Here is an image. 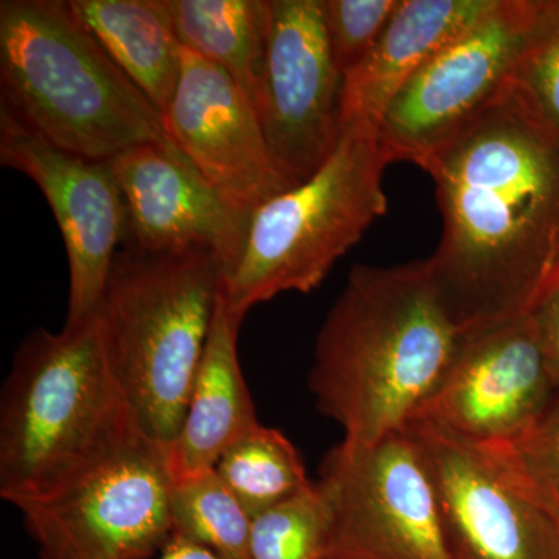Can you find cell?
<instances>
[{
    "mask_svg": "<svg viewBox=\"0 0 559 559\" xmlns=\"http://www.w3.org/2000/svg\"><path fill=\"white\" fill-rule=\"evenodd\" d=\"M176 36L223 69L259 108L267 0H165Z\"/></svg>",
    "mask_w": 559,
    "mask_h": 559,
    "instance_id": "cell-19",
    "label": "cell"
},
{
    "mask_svg": "<svg viewBox=\"0 0 559 559\" xmlns=\"http://www.w3.org/2000/svg\"><path fill=\"white\" fill-rule=\"evenodd\" d=\"M226 271L210 252L121 249L97 314L142 432L173 447Z\"/></svg>",
    "mask_w": 559,
    "mask_h": 559,
    "instance_id": "cell-5",
    "label": "cell"
},
{
    "mask_svg": "<svg viewBox=\"0 0 559 559\" xmlns=\"http://www.w3.org/2000/svg\"><path fill=\"white\" fill-rule=\"evenodd\" d=\"M342 81L322 0H267L257 112L272 153L296 182L310 179L340 145Z\"/></svg>",
    "mask_w": 559,
    "mask_h": 559,
    "instance_id": "cell-10",
    "label": "cell"
},
{
    "mask_svg": "<svg viewBox=\"0 0 559 559\" xmlns=\"http://www.w3.org/2000/svg\"><path fill=\"white\" fill-rule=\"evenodd\" d=\"M551 380L559 390V288L533 312Z\"/></svg>",
    "mask_w": 559,
    "mask_h": 559,
    "instance_id": "cell-26",
    "label": "cell"
},
{
    "mask_svg": "<svg viewBox=\"0 0 559 559\" xmlns=\"http://www.w3.org/2000/svg\"><path fill=\"white\" fill-rule=\"evenodd\" d=\"M109 165L123 198L121 249L210 252L218 257L227 282L240 260L252 212L221 197L157 145L123 151Z\"/></svg>",
    "mask_w": 559,
    "mask_h": 559,
    "instance_id": "cell-15",
    "label": "cell"
},
{
    "mask_svg": "<svg viewBox=\"0 0 559 559\" xmlns=\"http://www.w3.org/2000/svg\"><path fill=\"white\" fill-rule=\"evenodd\" d=\"M441 213L430 274L463 334L533 314L559 288V132L513 80L418 162Z\"/></svg>",
    "mask_w": 559,
    "mask_h": 559,
    "instance_id": "cell-1",
    "label": "cell"
},
{
    "mask_svg": "<svg viewBox=\"0 0 559 559\" xmlns=\"http://www.w3.org/2000/svg\"><path fill=\"white\" fill-rule=\"evenodd\" d=\"M173 535L223 559H250V516L215 469L175 476Z\"/></svg>",
    "mask_w": 559,
    "mask_h": 559,
    "instance_id": "cell-21",
    "label": "cell"
},
{
    "mask_svg": "<svg viewBox=\"0 0 559 559\" xmlns=\"http://www.w3.org/2000/svg\"><path fill=\"white\" fill-rule=\"evenodd\" d=\"M171 447L142 437L86 479L25 507L39 559H153L173 538Z\"/></svg>",
    "mask_w": 559,
    "mask_h": 559,
    "instance_id": "cell-8",
    "label": "cell"
},
{
    "mask_svg": "<svg viewBox=\"0 0 559 559\" xmlns=\"http://www.w3.org/2000/svg\"><path fill=\"white\" fill-rule=\"evenodd\" d=\"M333 514L319 481L257 514L250 522V559H325Z\"/></svg>",
    "mask_w": 559,
    "mask_h": 559,
    "instance_id": "cell-22",
    "label": "cell"
},
{
    "mask_svg": "<svg viewBox=\"0 0 559 559\" xmlns=\"http://www.w3.org/2000/svg\"><path fill=\"white\" fill-rule=\"evenodd\" d=\"M392 162L377 127L352 124L310 179L253 210L240 260L224 285L231 310L246 318L278 294L318 288L388 212L382 180Z\"/></svg>",
    "mask_w": 559,
    "mask_h": 559,
    "instance_id": "cell-6",
    "label": "cell"
},
{
    "mask_svg": "<svg viewBox=\"0 0 559 559\" xmlns=\"http://www.w3.org/2000/svg\"><path fill=\"white\" fill-rule=\"evenodd\" d=\"M153 559H223L198 544L173 535L170 543Z\"/></svg>",
    "mask_w": 559,
    "mask_h": 559,
    "instance_id": "cell-27",
    "label": "cell"
},
{
    "mask_svg": "<svg viewBox=\"0 0 559 559\" xmlns=\"http://www.w3.org/2000/svg\"><path fill=\"white\" fill-rule=\"evenodd\" d=\"M481 451L559 522V390L520 439L499 450Z\"/></svg>",
    "mask_w": 559,
    "mask_h": 559,
    "instance_id": "cell-23",
    "label": "cell"
},
{
    "mask_svg": "<svg viewBox=\"0 0 559 559\" xmlns=\"http://www.w3.org/2000/svg\"><path fill=\"white\" fill-rule=\"evenodd\" d=\"M496 0H401L380 39L342 81V130L380 128L390 103L452 39L495 7Z\"/></svg>",
    "mask_w": 559,
    "mask_h": 559,
    "instance_id": "cell-16",
    "label": "cell"
},
{
    "mask_svg": "<svg viewBox=\"0 0 559 559\" xmlns=\"http://www.w3.org/2000/svg\"><path fill=\"white\" fill-rule=\"evenodd\" d=\"M463 336L428 260L356 264L316 340L308 377L316 407L347 443L400 432L443 381Z\"/></svg>",
    "mask_w": 559,
    "mask_h": 559,
    "instance_id": "cell-2",
    "label": "cell"
},
{
    "mask_svg": "<svg viewBox=\"0 0 559 559\" xmlns=\"http://www.w3.org/2000/svg\"><path fill=\"white\" fill-rule=\"evenodd\" d=\"M401 0H322L323 25L342 76L366 60Z\"/></svg>",
    "mask_w": 559,
    "mask_h": 559,
    "instance_id": "cell-24",
    "label": "cell"
},
{
    "mask_svg": "<svg viewBox=\"0 0 559 559\" xmlns=\"http://www.w3.org/2000/svg\"><path fill=\"white\" fill-rule=\"evenodd\" d=\"M0 110L66 153L110 160L157 145L197 173L157 109L64 0L0 3Z\"/></svg>",
    "mask_w": 559,
    "mask_h": 559,
    "instance_id": "cell-4",
    "label": "cell"
},
{
    "mask_svg": "<svg viewBox=\"0 0 559 559\" xmlns=\"http://www.w3.org/2000/svg\"><path fill=\"white\" fill-rule=\"evenodd\" d=\"M165 130L194 171L249 212L297 186L272 153L255 106L218 66L189 49Z\"/></svg>",
    "mask_w": 559,
    "mask_h": 559,
    "instance_id": "cell-14",
    "label": "cell"
},
{
    "mask_svg": "<svg viewBox=\"0 0 559 559\" xmlns=\"http://www.w3.org/2000/svg\"><path fill=\"white\" fill-rule=\"evenodd\" d=\"M406 430L436 484L454 559H559V522L487 452L426 419Z\"/></svg>",
    "mask_w": 559,
    "mask_h": 559,
    "instance_id": "cell-12",
    "label": "cell"
},
{
    "mask_svg": "<svg viewBox=\"0 0 559 559\" xmlns=\"http://www.w3.org/2000/svg\"><path fill=\"white\" fill-rule=\"evenodd\" d=\"M318 481L333 514L325 559H454L436 484L406 429L373 444L342 440Z\"/></svg>",
    "mask_w": 559,
    "mask_h": 559,
    "instance_id": "cell-7",
    "label": "cell"
},
{
    "mask_svg": "<svg viewBox=\"0 0 559 559\" xmlns=\"http://www.w3.org/2000/svg\"><path fill=\"white\" fill-rule=\"evenodd\" d=\"M540 3L496 0L412 76L378 128L390 159L418 164L513 80Z\"/></svg>",
    "mask_w": 559,
    "mask_h": 559,
    "instance_id": "cell-9",
    "label": "cell"
},
{
    "mask_svg": "<svg viewBox=\"0 0 559 559\" xmlns=\"http://www.w3.org/2000/svg\"><path fill=\"white\" fill-rule=\"evenodd\" d=\"M242 320L245 316L231 310L223 289L186 418L171 447L175 476L215 468L231 444L260 425L238 359Z\"/></svg>",
    "mask_w": 559,
    "mask_h": 559,
    "instance_id": "cell-17",
    "label": "cell"
},
{
    "mask_svg": "<svg viewBox=\"0 0 559 559\" xmlns=\"http://www.w3.org/2000/svg\"><path fill=\"white\" fill-rule=\"evenodd\" d=\"M514 83L559 132V0H543Z\"/></svg>",
    "mask_w": 559,
    "mask_h": 559,
    "instance_id": "cell-25",
    "label": "cell"
},
{
    "mask_svg": "<svg viewBox=\"0 0 559 559\" xmlns=\"http://www.w3.org/2000/svg\"><path fill=\"white\" fill-rule=\"evenodd\" d=\"M558 389L533 314L465 334L443 381L414 419L480 450L520 439Z\"/></svg>",
    "mask_w": 559,
    "mask_h": 559,
    "instance_id": "cell-11",
    "label": "cell"
},
{
    "mask_svg": "<svg viewBox=\"0 0 559 559\" xmlns=\"http://www.w3.org/2000/svg\"><path fill=\"white\" fill-rule=\"evenodd\" d=\"M213 469L250 520L312 484L293 441L261 423L231 444Z\"/></svg>",
    "mask_w": 559,
    "mask_h": 559,
    "instance_id": "cell-20",
    "label": "cell"
},
{
    "mask_svg": "<svg viewBox=\"0 0 559 559\" xmlns=\"http://www.w3.org/2000/svg\"><path fill=\"white\" fill-rule=\"evenodd\" d=\"M69 5L164 116L178 86L183 49L165 0H69Z\"/></svg>",
    "mask_w": 559,
    "mask_h": 559,
    "instance_id": "cell-18",
    "label": "cell"
},
{
    "mask_svg": "<svg viewBox=\"0 0 559 559\" xmlns=\"http://www.w3.org/2000/svg\"><path fill=\"white\" fill-rule=\"evenodd\" d=\"M0 162L39 187L69 261L68 325L95 314L123 246L124 205L109 160L66 153L0 110Z\"/></svg>",
    "mask_w": 559,
    "mask_h": 559,
    "instance_id": "cell-13",
    "label": "cell"
},
{
    "mask_svg": "<svg viewBox=\"0 0 559 559\" xmlns=\"http://www.w3.org/2000/svg\"><path fill=\"white\" fill-rule=\"evenodd\" d=\"M142 437L97 312L35 330L0 399V498L20 510L55 498Z\"/></svg>",
    "mask_w": 559,
    "mask_h": 559,
    "instance_id": "cell-3",
    "label": "cell"
}]
</instances>
